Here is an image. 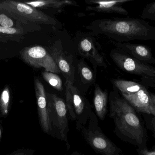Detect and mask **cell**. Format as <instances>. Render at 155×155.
<instances>
[{
    "label": "cell",
    "instance_id": "44dd1931",
    "mask_svg": "<svg viewBox=\"0 0 155 155\" xmlns=\"http://www.w3.org/2000/svg\"><path fill=\"white\" fill-rule=\"evenodd\" d=\"M25 34L23 29L19 28H7L0 26V36H5L12 39L14 36H22Z\"/></svg>",
    "mask_w": 155,
    "mask_h": 155
},
{
    "label": "cell",
    "instance_id": "cb8c5ba5",
    "mask_svg": "<svg viewBox=\"0 0 155 155\" xmlns=\"http://www.w3.org/2000/svg\"><path fill=\"white\" fill-rule=\"evenodd\" d=\"M0 26L7 28H16L15 27L13 21L3 12L0 13Z\"/></svg>",
    "mask_w": 155,
    "mask_h": 155
},
{
    "label": "cell",
    "instance_id": "5bb4252c",
    "mask_svg": "<svg viewBox=\"0 0 155 155\" xmlns=\"http://www.w3.org/2000/svg\"><path fill=\"white\" fill-rule=\"evenodd\" d=\"M108 101L107 90L103 91L98 84L96 85L94 92V107L97 116L102 121L105 120L108 113Z\"/></svg>",
    "mask_w": 155,
    "mask_h": 155
},
{
    "label": "cell",
    "instance_id": "9c48e42d",
    "mask_svg": "<svg viewBox=\"0 0 155 155\" xmlns=\"http://www.w3.org/2000/svg\"><path fill=\"white\" fill-rule=\"evenodd\" d=\"M35 88L37 102L38 119L41 129L45 133L51 136L47 105V93L42 83L35 78Z\"/></svg>",
    "mask_w": 155,
    "mask_h": 155
},
{
    "label": "cell",
    "instance_id": "30bf717a",
    "mask_svg": "<svg viewBox=\"0 0 155 155\" xmlns=\"http://www.w3.org/2000/svg\"><path fill=\"white\" fill-rule=\"evenodd\" d=\"M96 41L91 36H84L79 41L78 51L80 55L90 60L95 68L97 66L107 67L103 55L99 52Z\"/></svg>",
    "mask_w": 155,
    "mask_h": 155
},
{
    "label": "cell",
    "instance_id": "603a6c76",
    "mask_svg": "<svg viewBox=\"0 0 155 155\" xmlns=\"http://www.w3.org/2000/svg\"><path fill=\"white\" fill-rule=\"evenodd\" d=\"M149 128L152 130L155 138V117L153 116L149 121ZM137 151L139 155H155V146L154 149L152 151H149L148 148L137 149Z\"/></svg>",
    "mask_w": 155,
    "mask_h": 155
},
{
    "label": "cell",
    "instance_id": "7a4b0ae2",
    "mask_svg": "<svg viewBox=\"0 0 155 155\" xmlns=\"http://www.w3.org/2000/svg\"><path fill=\"white\" fill-rule=\"evenodd\" d=\"M87 28L94 34L104 35L117 42L155 41V27L138 18L98 19L92 22Z\"/></svg>",
    "mask_w": 155,
    "mask_h": 155
},
{
    "label": "cell",
    "instance_id": "e0dca14e",
    "mask_svg": "<svg viewBox=\"0 0 155 155\" xmlns=\"http://www.w3.org/2000/svg\"><path fill=\"white\" fill-rule=\"evenodd\" d=\"M25 3L36 9H58L62 8L65 5H78L77 3L75 2L68 0H41L34 2H25Z\"/></svg>",
    "mask_w": 155,
    "mask_h": 155
},
{
    "label": "cell",
    "instance_id": "ba28073f",
    "mask_svg": "<svg viewBox=\"0 0 155 155\" xmlns=\"http://www.w3.org/2000/svg\"><path fill=\"white\" fill-rule=\"evenodd\" d=\"M22 59L29 65L54 73H61L50 52L41 46H34L24 48L21 52Z\"/></svg>",
    "mask_w": 155,
    "mask_h": 155
},
{
    "label": "cell",
    "instance_id": "4316f807",
    "mask_svg": "<svg viewBox=\"0 0 155 155\" xmlns=\"http://www.w3.org/2000/svg\"><path fill=\"white\" fill-rule=\"evenodd\" d=\"M70 155H86L83 153H80V152H78V151H75V152H73Z\"/></svg>",
    "mask_w": 155,
    "mask_h": 155
},
{
    "label": "cell",
    "instance_id": "8992f818",
    "mask_svg": "<svg viewBox=\"0 0 155 155\" xmlns=\"http://www.w3.org/2000/svg\"><path fill=\"white\" fill-rule=\"evenodd\" d=\"M111 59L120 69L142 77V84L155 88V67L130 56L122 50L115 49L110 54Z\"/></svg>",
    "mask_w": 155,
    "mask_h": 155
},
{
    "label": "cell",
    "instance_id": "6da1fadb",
    "mask_svg": "<svg viewBox=\"0 0 155 155\" xmlns=\"http://www.w3.org/2000/svg\"><path fill=\"white\" fill-rule=\"evenodd\" d=\"M108 116L114 120L116 135L137 149L147 148V130L137 111L114 88L108 97Z\"/></svg>",
    "mask_w": 155,
    "mask_h": 155
},
{
    "label": "cell",
    "instance_id": "4fadbf2b",
    "mask_svg": "<svg viewBox=\"0 0 155 155\" xmlns=\"http://www.w3.org/2000/svg\"><path fill=\"white\" fill-rule=\"evenodd\" d=\"M128 0H118V1H100V0H90L86 1L88 4H96V6H88L86 10L88 11H95L97 12L115 13L124 15H127V10L122 6L124 3L129 2Z\"/></svg>",
    "mask_w": 155,
    "mask_h": 155
},
{
    "label": "cell",
    "instance_id": "3957f363",
    "mask_svg": "<svg viewBox=\"0 0 155 155\" xmlns=\"http://www.w3.org/2000/svg\"><path fill=\"white\" fill-rule=\"evenodd\" d=\"M47 100L51 136L64 142L69 150L71 148L68 138L70 119L66 102L51 93H47Z\"/></svg>",
    "mask_w": 155,
    "mask_h": 155
},
{
    "label": "cell",
    "instance_id": "5b68a950",
    "mask_svg": "<svg viewBox=\"0 0 155 155\" xmlns=\"http://www.w3.org/2000/svg\"><path fill=\"white\" fill-rule=\"evenodd\" d=\"M65 86L69 119L75 122L76 130L79 132L83 126H86L93 113L92 107L89 101L71 81L66 80Z\"/></svg>",
    "mask_w": 155,
    "mask_h": 155
},
{
    "label": "cell",
    "instance_id": "8fae6325",
    "mask_svg": "<svg viewBox=\"0 0 155 155\" xmlns=\"http://www.w3.org/2000/svg\"><path fill=\"white\" fill-rule=\"evenodd\" d=\"M121 94L137 111L151 115L155 117V106L152 101L150 93L146 87L134 94Z\"/></svg>",
    "mask_w": 155,
    "mask_h": 155
},
{
    "label": "cell",
    "instance_id": "83f0119b",
    "mask_svg": "<svg viewBox=\"0 0 155 155\" xmlns=\"http://www.w3.org/2000/svg\"><path fill=\"white\" fill-rule=\"evenodd\" d=\"M150 95H151V98H152V101L153 103L155 106V94L153 93H150Z\"/></svg>",
    "mask_w": 155,
    "mask_h": 155
},
{
    "label": "cell",
    "instance_id": "d4e9b609",
    "mask_svg": "<svg viewBox=\"0 0 155 155\" xmlns=\"http://www.w3.org/2000/svg\"><path fill=\"white\" fill-rule=\"evenodd\" d=\"M35 151L31 149H20L7 155H34Z\"/></svg>",
    "mask_w": 155,
    "mask_h": 155
},
{
    "label": "cell",
    "instance_id": "484cf974",
    "mask_svg": "<svg viewBox=\"0 0 155 155\" xmlns=\"http://www.w3.org/2000/svg\"><path fill=\"white\" fill-rule=\"evenodd\" d=\"M2 121L0 120V141H1V138H2V136L3 134V128L2 126Z\"/></svg>",
    "mask_w": 155,
    "mask_h": 155
},
{
    "label": "cell",
    "instance_id": "2e32d148",
    "mask_svg": "<svg viewBox=\"0 0 155 155\" xmlns=\"http://www.w3.org/2000/svg\"><path fill=\"white\" fill-rule=\"evenodd\" d=\"M112 82L114 88L124 94H134L145 87L142 84L123 79H114Z\"/></svg>",
    "mask_w": 155,
    "mask_h": 155
},
{
    "label": "cell",
    "instance_id": "52a82bcc",
    "mask_svg": "<svg viewBox=\"0 0 155 155\" xmlns=\"http://www.w3.org/2000/svg\"><path fill=\"white\" fill-rule=\"evenodd\" d=\"M0 12L7 14L21 22L55 25L57 21L43 12L25 3L12 0L0 2Z\"/></svg>",
    "mask_w": 155,
    "mask_h": 155
},
{
    "label": "cell",
    "instance_id": "7c38bea8",
    "mask_svg": "<svg viewBox=\"0 0 155 155\" xmlns=\"http://www.w3.org/2000/svg\"><path fill=\"white\" fill-rule=\"evenodd\" d=\"M117 49L124 51L130 56L148 64H155V58L151 48L143 45L111 41Z\"/></svg>",
    "mask_w": 155,
    "mask_h": 155
},
{
    "label": "cell",
    "instance_id": "d6986e66",
    "mask_svg": "<svg viewBox=\"0 0 155 155\" xmlns=\"http://www.w3.org/2000/svg\"><path fill=\"white\" fill-rule=\"evenodd\" d=\"M78 72L83 83H91L95 81V76L92 69L84 61V59L80 60L78 62Z\"/></svg>",
    "mask_w": 155,
    "mask_h": 155
},
{
    "label": "cell",
    "instance_id": "9a60e30c",
    "mask_svg": "<svg viewBox=\"0 0 155 155\" xmlns=\"http://www.w3.org/2000/svg\"><path fill=\"white\" fill-rule=\"evenodd\" d=\"M50 53L61 72L63 74L66 78V80L71 81L73 83L74 79V69L72 68V66L71 65V63L63 53L57 48L52 47Z\"/></svg>",
    "mask_w": 155,
    "mask_h": 155
},
{
    "label": "cell",
    "instance_id": "277c9868",
    "mask_svg": "<svg viewBox=\"0 0 155 155\" xmlns=\"http://www.w3.org/2000/svg\"><path fill=\"white\" fill-rule=\"evenodd\" d=\"M98 119L93 112L87 126H83L79 132L87 144L96 153L100 155H122L123 151L109 139L98 126Z\"/></svg>",
    "mask_w": 155,
    "mask_h": 155
},
{
    "label": "cell",
    "instance_id": "ac0fdd59",
    "mask_svg": "<svg viewBox=\"0 0 155 155\" xmlns=\"http://www.w3.org/2000/svg\"><path fill=\"white\" fill-rule=\"evenodd\" d=\"M11 108V96L10 89L5 87L0 95V117L5 118Z\"/></svg>",
    "mask_w": 155,
    "mask_h": 155
},
{
    "label": "cell",
    "instance_id": "ffe728a7",
    "mask_svg": "<svg viewBox=\"0 0 155 155\" xmlns=\"http://www.w3.org/2000/svg\"><path fill=\"white\" fill-rule=\"evenodd\" d=\"M44 80L52 87L59 91L62 90V82L59 76L56 73L45 71L42 72Z\"/></svg>",
    "mask_w": 155,
    "mask_h": 155
},
{
    "label": "cell",
    "instance_id": "7402d4cb",
    "mask_svg": "<svg viewBox=\"0 0 155 155\" xmlns=\"http://www.w3.org/2000/svg\"><path fill=\"white\" fill-rule=\"evenodd\" d=\"M141 18L155 21V2L147 5L145 7L141 14Z\"/></svg>",
    "mask_w": 155,
    "mask_h": 155
}]
</instances>
